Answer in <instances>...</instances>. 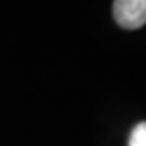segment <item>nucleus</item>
Segmentation results:
<instances>
[{"label":"nucleus","instance_id":"nucleus-1","mask_svg":"<svg viewBox=\"0 0 146 146\" xmlns=\"http://www.w3.org/2000/svg\"><path fill=\"white\" fill-rule=\"evenodd\" d=\"M113 18L125 30H137L146 23V0H114Z\"/></svg>","mask_w":146,"mask_h":146},{"label":"nucleus","instance_id":"nucleus-2","mask_svg":"<svg viewBox=\"0 0 146 146\" xmlns=\"http://www.w3.org/2000/svg\"><path fill=\"white\" fill-rule=\"evenodd\" d=\"M127 146H146V121H141L134 125L129 135V144Z\"/></svg>","mask_w":146,"mask_h":146}]
</instances>
